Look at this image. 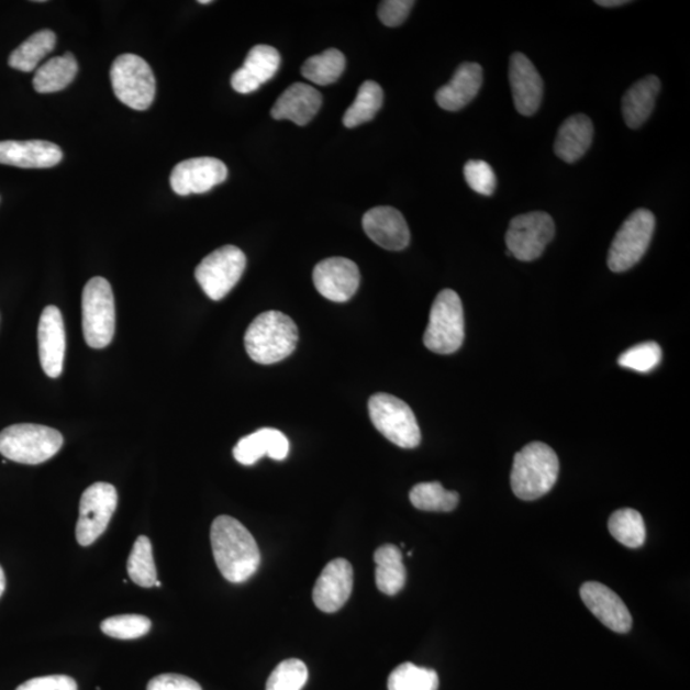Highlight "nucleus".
<instances>
[{
  "label": "nucleus",
  "mask_w": 690,
  "mask_h": 690,
  "mask_svg": "<svg viewBox=\"0 0 690 690\" xmlns=\"http://www.w3.org/2000/svg\"><path fill=\"white\" fill-rule=\"evenodd\" d=\"M38 357L43 370L52 379L63 372L66 356V329L57 305L45 308L37 329Z\"/></svg>",
  "instance_id": "obj_15"
},
{
  "label": "nucleus",
  "mask_w": 690,
  "mask_h": 690,
  "mask_svg": "<svg viewBox=\"0 0 690 690\" xmlns=\"http://www.w3.org/2000/svg\"><path fill=\"white\" fill-rule=\"evenodd\" d=\"M344 69V54L338 49H327L305 60L302 75L315 85L327 86L338 81Z\"/></svg>",
  "instance_id": "obj_33"
},
{
  "label": "nucleus",
  "mask_w": 690,
  "mask_h": 690,
  "mask_svg": "<svg viewBox=\"0 0 690 690\" xmlns=\"http://www.w3.org/2000/svg\"><path fill=\"white\" fill-rule=\"evenodd\" d=\"M363 225L368 237L382 248L402 251L410 245V229L401 211L394 208L379 207L368 210Z\"/></svg>",
  "instance_id": "obj_19"
},
{
  "label": "nucleus",
  "mask_w": 690,
  "mask_h": 690,
  "mask_svg": "<svg viewBox=\"0 0 690 690\" xmlns=\"http://www.w3.org/2000/svg\"><path fill=\"white\" fill-rule=\"evenodd\" d=\"M5 575H4V570L2 567H0V598H2L4 591H5Z\"/></svg>",
  "instance_id": "obj_44"
},
{
  "label": "nucleus",
  "mask_w": 690,
  "mask_h": 690,
  "mask_svg": "<svg viewBox=\"0 0 690 690\" xmlns=\"http://www.w3.org/2000/svg\"><path fill=\"white\" fill-rule=\"evenodd\" d=\"M63 442L57 430L34 423H19L0 433V454L12 461L36 466L56 456Z\"/></svg>",
  "instance_id": "obj_4"
},
{
  "label": "nucleus",
  "mask_w": 690,
  "mask_h": 690,
  "mask_svg": "<svg viewBox=\"0 0 690 690\" xmlns=\"http://www.w3.org/2000/svg\"><path fill=\"white\" fill-rule=\"evenodd\" d=\"M360 274L358 266L344 257L326 258L313 269V285L329 301L343 303L356 294Z\"/></svg>",
  "instance_id": "obj_13"
},
{
  "label": "nucleus",
  "mask_w": 690,
  "mask_h": 690,
  "mask_svg": "<svg viewBox=\"0 0 690 690\" xmlns=\"http://www.w3.org/2000/svg\"><path fill=\"white\" fill-rule=\"evenodd\" d=\"M383 103V91L379 84L366 81L360 85L355 103L343 116V123L347 129H356L358 125L370 122L378 114Z\"/></svg>",
  "instance_id": "obj_30"
},
{
  "label": "nucleus",
  "mask_w": 690,
  "mask_h": 690,
  "mask_svg": "<svg viewBox=\"0 0 690 690\" xmlns=\"http://www.w3.org/2000/svg\"><path fill=\"white\" fill-rule=\"evenodd\" d=\"M154 586H155V587H162V583L159 582V580H156V582H155V585H154Z\"/></svg>",
  "instance_id": "obj_46"
},
{
  "label": "nucleus",
  "mask_w": 690,
  "mask_h": 690,
  "mask_svg": "<svg viewBox=\"0 0 690 690\" xmlns=\"http://www.w3.org/2000/svg\"><path fill=\"white\" fill-rule=\"evenodd\" d=\"M656 219L647 209L635 210L617 231L608 256L611 271L624 272L646 255L654 237Z\"/></svg>",
  "instance_id": "obj_9"
},
{
  "label": "nucleus",
  "mask_w": 690,
  "mask_h": 690,
  "mask_svg": "<svg viewBox=\"0 0 690 690\" xmlns=\"http://www.w3.org/2000/svg\"><path fill=\"white\" fill-rule=\"evenodd\" d=\"M593 124L585 114L568 118L556 136L554 151L566 163H576L588 152L593 140Z\"/></svg>",
  "instance_id": "obj_25"
},
{
  "label": "nucleus",
  "mask_w": 690,
  "mask_h": 690,
  "mask_svg": "<svg viewBox=\"0 0 690 690\" xmlns=\"http://www.w3.org/2000/svg\"><path fill=\"white\" fill-rule=\"evenodd\" d=\"M414 4L412 0H386L379 5V19L386 26H401Z\"/></svg>",
  "instance_id": "obj_40"
},
{
  "label": "nucleus",
  "mask_w": 690,
  "mask_h": 690,
  "mask_svg": "<svg viewBox=\"0 0 690 690\" xmlns=\"http://www.w3.org/2000/svg\"><path fill=\"white\" fill-rule=\"evenodd\" d=\"M323 105V96L310 85L297 82L281 93L271 108V116L278 121H292L297 125L309 124Z\"/></svg>",
  "instance_id": "obj_22"
},
{
  "label": "nucleus",
  "mask_w": 690,
  "mask_h": 690,
  "mask_svg": "<svg viewBox=\"0 0 690 690\" xmlns=\"http://www.w3.org/2000/svg\"><path fill=\"white\" fill-rule=\"evenodd\" d=\"M661 82L656 76H647L635 82L623 98V116L630 129H639L653 114Z\"/></svg>",
  "instance_id": "obj_26"
},
{
  "label": "nucleus",
  "mask_w": 690,
  "mask_h": 690,
  "mask_svg": "<svg viewBox=\"0 0 690 690\" xmlns=\"http://www.w3.org/2000/svg\"><path fill=\"white\" fill-rule=\"evenodd\" d=\"M465 342V312L460 297L452 289H444L431 308L429 325L423 343L437 355H452Z\"/></svg>",
  "instance_id": "obj_6"
},
{
  "label": "nucleus",
  "mask_w": 690,
  "mask_h": 690,
  "mask_svg": "<svg viewBox=\"0 0 690 690\" xmlns=\"http://www.w3.org/2000/svg\"><path fill=\"white\" fill-rule=\"evenodd\" d=\"M410 500L420 511L448 513L457 508L459 493L445 490L441 482H423L414 486Z\"/></svg>",
  "instance_id": "obj_31"
},
{
  "label": "nucleus",
  "mask_w": 690,
  "mask_h": 690,
  "mask_svg": "<svg viewBox=\"0 0 690 690\" xmlns=\"http://www.w3.org/2000/svg\"><path fill=\"white\" fill-rule=\"evenodd\" d=\"M146 690H202V688L198 681L179 674H162L148 681Z\"/></svg>",
  "instance_id": "obj_41"
},
{
  "label": "nucleus",
  "mask_w": 690,
  "mask_h": 690,
  "mask_svg": "<svg viewBox=\"0 0 690 690\" xmlns=\"http://www.w3.org/2000/svg\"><path fill=\"white\" fill-rule=\"evenodd\" d=\"M308 679V666L298 658H289L271 672L266 690H302Z\"/></svg>",
  "instance_id": "obj_37"
},
{
  "label": "nucleus",
  "mask_w": 690,
  "mask_h": 690,
  "mask_svg": "<svg viewBox=\"0 0 690 690\" xmlns=\"http://www.w3.org/2000/svg\"><path fill=\"white\" fill-rule=\"evenodd\" d=\"M580 599L599 621L616 633H628L633 619L628 608L609 587L599 582H587L580 587Z\"/></svg>",
  "instance_id": "obj_16"
},
{
  "label": "nucleus",
  "mask_w": 690,
  "mask_h": 690,
  "mask_svg": "<svg viewBox=\"0 0 690 690\" xmlns=\"http://www.w3.org/2000/svg\"><path fill=\"white\" fill-rule=\"evenodd\" d=\"M298 343L294 321L279 311L260 313L249 324L245 347L251 359L260 365H274L292 355Z\"/></svg>",
  "instance_id": "obj_2"
},
{
  "label": "nucleus",
  "mask_w": 690,
  "mask_h": 690,
  "mask_svg": "<svg viewBox=\"0 0 690 690\" xmlns=\"http://www.w3.org/2000/svg\"><path fill=\"white\" fill-rule=\"evenodd\" d=\"M288 453V438L276 429L258 430L256 433L241 438L233 449L235 460L243 466H253L264 456L274 460H285Z\"/></svg>",
  "instance_id": "obj_24"
},
{
  "label": "nucleus",
  "mask_w": 690,
  "mask_h": 690,
  "mask_svg": "<svg viewBox=\"0 0 690 690\" xmlns=\"http://www.w3.org/2000/svg\"><path fill=\"white\" fill-rule=\"evenodd\" d=\"M465 177L472 190L482 196H491L496 192L497 176L489 163L483 160H470L465 166Z\"/></svg>",
  "instance_id": "obj_39"
},
{
  "label": "nucleus",
  "mask_w": 690,
  "mask_h": 690,
  "mask_svg": "<svg viewBox=\"0 0 690 690\" xmlns=\"http://www.w3.org/2000/svg\"><path fill=\"white\" fill-rule=\"evenodd\" d=\"M388 688L389 690H437V672L420 668L412 663H404L390 674Z\"/></svg>",
  "instance_id": "obj_35"
},
{
  "label": "nucleus",
  "mask_w": 690,
  "mask_h": 690,
  "mask_svg": "<svg viewBox=\"0 0 690 690\" xmlns=\"http://www.w3.org/2000/svg\"><path fill=\"white\" fill-rule=\"evenodd\" d=\"M57 35L52 30L37 31L14 49L8 65L21 73H33L46 56L56 49Z\"/></svg>",
  "instance_id": "obj_29"
},
{
  "label": "nucleus",
  "mask_w": 690,
  "mask_h": 690,
  "mask_svg": "<svg viewBox=\"0 0 690 690\" xmlns=\"http://www.w3.org/2000/svg\"><path fill=\"white\" fill-rule=\"evenodd\" d=\"M60 147L49 141H0V164L19 168L44 169L58 166Z\"/></svg>",
  "instance_id": "obj_20"
},
{
  "label": "nucleus",
  "mask_w": 690,
  "mask_h": 690,
  "mask_svg": "<svg viewBox=\"0 0 690 690\" xmlns=\"http://www.w3.org/2000/svg\"><path fill=\"white\" fill-rule=\"evenodd\" d=\"M661 359L660 345L655 342H647L634 345V347L622 353L617 363L624 368H630V370L647 374L655 370L660 365Z\"/></svg>",
  "instance_id": "obj_38"
},
{
  "label": "nucleus",
  "mask_w": 690,
  "mask_h": 690,
  "mask_svg": "<svg viewBox=\"0 0 690 690\" xmlns=\"http://www.w3.org/2000/svg\"><path fill=\"white\" fill-rule=\"evenodd\" d=\"M609 531L617 543L630 548H638L646 541L645 521H643L641 513L634 509H619L611 514Z\"/></svg>",
  "instance_id": "obj_32"
},
{
  "label": "nucleus",
  "mask_w": 690,
  "mask_h": 690,
  "mask_svg": "<svg viewBox=\"0 0 690 690\" xmlns=\"http://www.w3.org/2000/svg\"><path fill=\"white\" fill-rule=\"evenodd\" d=\"M200 4H211L213 2H211V0H200L199 2Z\"/></svg>",
  "instance_id": "obj_45"
},
{
  "label": "nucleus",
  "mask_w": 690,
  "mask_h": 690,
  "mask_svg": "<svg viewBox=\"0 0 690 690\" xmlns=\"http://www.w3.org/2000/svg\"><path fill=\"white\" fill-rule=\"evenodd\" d=\"M246 264L247 258L242 249L224 246L203 258L196 268L194 277L210 300L221 301L237 286Z\"/></svg>",
  "instance_id": "obj_10"
},
{
  "label": "nucleus",
  "mask_w": 690,
  "mask_h": 690,
  "mask_svg": "<svg viewBox=\"0 0 690 690\" xmlns=\"http://www.w3.org/2000/svg\"><path fill=\"white\" fill-rule=\"evenodd\" d=\"M376 586L382 593L396 596L403 590L407 569L402 552L396 545H383L374 555Z\"/></svg>",
  "instance_id": "obj_27"
},
{
  "label": "nucleus",
  "mask_w": 690,
  "mask_h": 690,
  "mask_svg": "<svg viewBox=\"0 0 690 690\" xmlns=\"http://www.w3.org/2000/svg\"><path fill=\"white\" fill-rule=\"evenodd\" d=\"M559 458L544 443L525 445L514 457L511 485L516 498L537 500L554 488L559 476Z\"/></svg>",
  "instance_id": "obj_3"
},
{
  "label": "nucleus",
  "mask_w": 690,
  "mask_h": 690,
  "mask_svg": "<svg viewBox=\"0 0 690 690\" xmlns=\"http://www.w3.org/2000/svg\"><path fill=\"white\" fill-rule=\"evenodd\" d=\"M118 505L113 485L97 482L86 489L80 501V515L76 525L77 543L90 546L103 535Z\"/></svg>",
  "instance_id": "obj_12"
},
{
  "label": "nucleus",
  "mask_w": 690,
  "mask_h": 690,
  "mask_svg": "<svg viewBox=\"0 0 690 690\" xmlns=\"http://www.w3.org/2000/svg\"><path fill=\"white\" fill-rule=\"evenodd\" d=\"M111 81L118 100L135 111H147L156 93V81L148 63L136 54H122L111 68Z\"/></svg>",
  "instance_id": "obj_8"
},
{
  "label": "nucleus",
  "mask_w": 690,
  "mask_h": 690,
  "mask_svg": "<svg viewBox=\"0 0 690 690\" xmlns=\"http://www.w3.org/2000/svg\"><path fill=\"white\" fill-rule=\"evenodd\" d=\"M15 690H78L76 680L67 676H49L25 681Z\"/></svg>",
  "instance_id": "obj_42"
},
{
  "label": "nucleus",
  "mask_w": 690,
  "mask_h": 690,
  "mask_svg": "<svg viewBox=\"0 0 690 690\" xmlns=\"http://www.w3.org/2000/svg\"><path fill=\"white\" fill-rule=\"evenodd\" d=\"M368 412L376 430L389 442L403 449L418 448L421 443V430L418 420L402 399L379 393L368 401Z\"/></svg>",
  "instance_id": "obj_7"
},
{
  "label": "nucleus",
  "mask_w": 690,
  "mask_h": 690,
  "mask_svg": "<svg viewBox=\"0 0 690 690\" xmlns=\"http://www.w3.org/2000/svg\"><path fill=\"white\" fill-rule=\"evenodd\" d=\"M229 177V168L216 158H193L180 162L172 169L170 186L179 196L207 193Z\"/></svg>",
  "instance_id": "obj_14"
},
{
  "label": "nucleus",
  "mask_w": 690,
  "mask_h": 690,
  "mask_svg": "<svg viewBox=\"0 0 690 690\" xmlns=\"http://www.w3.org/2000/svg\"><path fill=\"white\" fill-rule=\"evenodd\" d=\"M628 3L630 2H626V0H596V4H599L605 8L622 7Z\"/></svg>",
  "instance_id": "obj_43"
},
{
  "label": "nucleus",
  "mask_w": 690,
  "mask_h": 690,
  "mask_svg": "<svg viewBox=\"0 0 690 690\" xmlns=\"http://www.w3.org/2000/svg\"><path fill=\"white\" fill-rule=\"evenodd\" d=\"M77 73L78 65L73 53L54 57L36 69L33 80L34 89L38 93L65 90L74 82Z\"/></svg>",
  "instance_id": "obj_28"
},
{
  "label": "nucleus",
  "mask_w": 690,
  "mask_h": 690,
  "mask_svg": "<svg viewBox=\"0 0 690 690\" xmlns=\"http://www.w3.org/2000/svg\"><path fill=\"white\" fill-rule=\"evenodd\" d=\"M482 67L477 63H463L450 82L436 92V103L444 111L458 112L472 101L482 86Z\"/></svg>",
  "instance_id": "obj_23"
},
{
  "label": "nucleus",
  "mask_w": 690,
  "mask_h": 690,
  "mask_svg": "<svg viewBox=\"0 0 690 690\" xmlns=\"http://www.w3.org/2000/svg\"><path fill=\"white\" fill-rule=\"evenodd\" d=\"M514 105L524 116L538 111L544 96V82L533 63L522 53L513 54L509 67Z\"/></svg>",
  "instance_id": "obj_18"
},
{
  "label": "nucleus",
  "mask_w": 690,
  "mask_h": 690,
  "mask_svg": "<svg viewBox=\"0 0 690 690\" xmlns=\"http://www.w3.org/2000/svg\"><path fill=\"white\" fill-rule=\"evenodd\" d=\"M280 62V54L272 46H254L243 66L233 74L232 88L240 93L257 91L277 75Z\"/></svg>",
  "instance_id": "obj_21"
},
{
  "label": "nucleus",
  "mask_w": 690,
  "mask_h": 690,
  "mask_svg": "<svg viewBox=\"0 0 690 690\" xmlns=\"http://www.w3.org/2000/svg\"><path fill=\"white\" fill-rule=\"evenodd\" d=\"M210 539L216 567L229 582L243 583L255 576L261 554L245 525L230 515L218 516Z\"/></svg>",
  "instance_id": "obj_1"
},
{
  "label": "nucleus",
  "mask_w": 690,
  "mask_h": 690,
  "mask_svg": "<svg viewBox=\"0 0 690 690\" xmlns=\"http://www.w3.org/2000/svg\"><path fill=\"white\" fill-rule=\"evenodd\" d=\"M353 590V568L345 559L327 564L313 587V602L324 613H336L350 598Z\"/></svg>",
  "instance_id": "obj_17"
},
{
  "label": "nucleus",
  "mask_w": 690,
  "mask_h": 690,
  "mask_svg": "<svg viewBox=\"0 0 690 690\" xmlns=\"http://www.w3.org/2000/svg\"><path fill=\"white\" fill-rule=\"evenodd\" d=\"M129 576L133 583L140 587L152 588L156 580V567L151 538L140 536L132 547L127 561Z\"/></svg>",
  "instance_id": "obj_34"
},
{
  "label": "nucleus",
  "mask_w": 690,
  "mask_h": 690,
  "mask_svg": "<svg viewBox=\"0 0 690 690\" xmlns=\"http://www.w3.org/2000/svg\"><path fill=\"white\" fill-rule=\"evenodd\" d=\"M82 331L89 347L103 349L115 334V302L111 283L104 278H92L82 293Z\"/></svg>",
  "instance_id": "obj_5"
},
{
  "label": "nucleus",
  "mask_w": 690,
  "mask_h": 690,
  "mask_svg": "<svg viewBox=\"0 0 690 690\" xmlns=\"http://www.w3.org/2000/svg\"><path fill=\"white\" fill-rule=\"evenodd\" d=\"M554 235L553 218L544 211L518 215L512 219L505 235L508 253L520 261H535L544 254Z\"/></svg>",
  "instance_id": "obj_11"
},
{
  "label": "nucleus",
  "mask_w": 690,
  "mask_h": 690,
  "mask_svg": "<svg viewBox=\"0 0 690 690\" xmlns=\"http://www.w3.org/2000/svg\"><path fill=\"white\" fill-rule=\"evenodd\" d=\"M108 637L130 641L144 637L152 630L151 619L143 615H118L105 619L100 625Z\"/></svg>",
  "instance_id": "obj_36"
}]
</instances>
